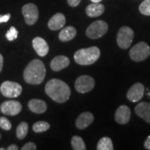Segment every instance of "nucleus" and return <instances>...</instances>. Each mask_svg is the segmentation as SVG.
I'll return each mask as SVG.
<instances>
[{"label": "nucleus", "instance_id": "23", "mask_svg": "<svg viewBox=\"0 0 150 150\" xmlns=\"http://www.w3.org/2000/svg\"><path fill=\"white\" fill-rule=\"evenodd\" d=\"M73 149L74 150H85L86 149L85 142L80 136H74L72 137L71 140Z\"/></svg>", "mask_w": 150, "mask_h": 150}, {"label": "nucleus", "instance_id": "35", "mask_svg": "<svg viewBox=\"0 0 150 150\" xmlns=\"http://www.w3.org/2000/svg\"><path fill=\"white\" fill-rule=\"evenodd\" d=\"M0 150H5V148H0Z\"/></svg>", "mask_w": 150, "mask_h": 150}, {"label": "nucleus", "instance_id": "21", "mask_svg": "<svg viewBox=\"0 0 150 150\" xmlns=\"http://www.w3.org/2000/svg\"><path fill=\"white\" fill-rule=\"evenodd\" d=\"M113 149L112 140L108 137H103L97 143V150H112Z\"/></svg>", "mask_w": 150, "mask_h": 150}, {"label": "nucleus", "instance_id": "6", "mask_svg": "<svg viewBox=\"0 0 150 150\" xmlns=\"http://www.w3.org/2000/svg\"><path fill=\"white\" fill-rule=\"evenodd\" d=\"M134 38L133 29L129 27H122L117 35V44L121 49L127 50L131 46Z\"/></svg>", "mask_w": 150, "mask_h": 150}, {"label": "nucleus", "instance_id": "34", "mask_svg": "<svg viewBox=\"0 0 150 150\" xmlns=\"http://www.w3.org/2000/svg\"><path fill=\"white\" fill-rule=\"evenodd\" d=\"M91 1H93L94 3H99L100 1H102V0H91Z\"/></svg>", "mask_w": 150, "mask_h": 150}, {"label": "nucleus", "instance_id": "18", "mask_svg": "<svg viewBox=\"0 0 150 150\" xmlns=\"http://www.w3.org/2000/svg\"><path fill=\"white\" fill-rule=\"evenodd\" d=\"M28 106L31 111L36 114H42L45 112L47 108L46 103L38 99H31L28 103Z\"/></svg>", "mask_w": 150, "mask_h": 150}, {"label": "nucleus", "instance_id": "17", "mask_svg": "<svg viewBox=\"0 0 150 150\" xmlns=\"http://www.w3.org/2000/svg\"><path fill=\"white\" fill-rule=\"evenodd\" d=\"M135 112L147 123H150V103H139L135 108Z\"/></svg>", "mask_w": 150, "mask_h": 150}, {"label": "nucleus", "instance_id": "33", "mask_svg": "<svg viewBox=\"0 0 150 150\" xmlns=\"http://www.w3.org/2000/svg\"><path fill=\"white\" fill-rule=\"evenodd\" d=\"M8 150H18V147L16 145H11L8 146V147L7 148Z\"/></svg>", "mask_w": 150, "mask_h": 150}, {"label": "nucleus", "instance_id": "3", "mask_svg": "<svg viewBox=\"0 0 150 150\" xmlns=\"http://www.w3.org/2000/svg\"><path fill=\"white\" fill-rule=\"evenodd\" d=\"M101 53L97 47L81 49L75 52L74 59L75 62L81 65H90L93 64L100 57Z\"/></svg>", "mask_w": 150, "mask_h": 150}, {"label": "nucleus", "instance_id": "27", "mask_svg": "<svg viewBox=\"0 0 150 150\" xmlns=\"http://www.w3.org/2000/svg\"><path fill=\"white\" fill-rule=\"evenodd\" d=\"M0 127L4 130L9 131L12 128L11 122L5 117H0Z\"/></svg>", "mask_w": 150, "mask_h": 150}, {"label": "nucleus", "instance_id": "1", "mask_svg": "<svg viewBox=\"0 0 150 150\" xmlns=\"http://www.w3.org/2000/svg\"><path fill=\"white\" fill-rule=\"evenodd\" d=\"M45 93L54 102L64 103L70 98L71 90L63 81L52 79L46 83Z\"/></svg>", "mask_w": 150, "mask_h": 150}, {"label": "nucleus", "instance_id": "31", "mask_svg": "<svg viewBox=\"0 0 150 150\" xmlns=\"http://www.w3.org/2000/svg\"><path fill=\"white\" fill-rule=\"evenodd\" d=\"M144 147H145L146 149L150 150V135L147 137V138L145 141V143H144Z\"/></svg>", "mask_w": 150, "mask_h": 150}, {"label": "nucleus", "instance_id": "24", "mask_svg": "<svg viewBox=\"0 0 150 150\" xmlns=\"http://www.w3.org/2000/svg\"><path fill=\"white\" fill-rule=\"evenodd\" d=\"M50 124L45 121H38L33 125V131L35 133H42L50 129Z\"/></svg>", "mask_w": 150, "mask_h": 150}, {"label": "nucleus", "instance_id": "25", "mask_svg": "<svg viewBox=\"0 0 150 150\" xmlns=\"http://www.w3.org/2000/svg\"><path fill=\"white\" fill-rule=\"evenodd\" d=\"M139 11L142 15L150 16V0H145L139 6Z\"/></svg>", "mask_w": 150, "mask_h": 150}, {"label": "nucleus", "instance_id": "14", "mask_svg": "<svg viewBox=\"0 0 150 150\" xmlns=\"http://www.w3.org/2000/svg\"><path fill=\"white\" fill-rule=\"evenodd\" d=\"M32 45L36 53L41 57H44L48 54L49 45L42 38L35 37L32 41Z\"/></svg>", "mask_w": 150, "mask_h": 150}, {"label": "nucleus", "instance_id": "11", "mask_svg": "<svg viewBox=\"0 0 150 150\" xmlns=\"http://www.w3.org/2000/svg\"><path fill=\"white\" fill-rule=\"evenodd\" d=\"M145 86L141 83H136L133 85L127 92V97L131 102H138L143 97Z\"/></svg>", "mask_w": 150, "mask_h": 150}, {"label": "nucleus", "instance_id": "29", "mask_svg": "<svg viewBox=\"0 0 150 150\" xmlns=\"http://www.w3.org/2000/svg\"><path fill=\"white\" fill-rule=\"evenodd\" d=\"M11 14L7 13L5 15H0V23H3V22H7L10 20Z\"/></svg>", "mask_w": 150, "mask_h": 150}, {"label": "nucleus", "instance_id": "10", "mask_svg": "<svg viewBox=\"0 0 150 150\" xmlns=\"http://www.w3.org/2000/svg\"><path fill=\"white\" fill-rule=\"evenodd\" d=\"M22 105L18 101H6L1 104L0 110L3 114L14 116L18 115L22 110Z\"/></svg>", "mask_w": 150, "mask_h": 150}, {"label": "nucleus", "instance_id": "20", "mask_svg": "<svg viewBox=\"0 0 150 150\" xmlns=\"http://www.w3.org/2000/svg\"><path fill=\"white\" fill-rule=\"evenodd\" d=\"M76 35V30L72 26L65 27L60 31L59 35V40L62 42H68L74 38Z\"/></svg>", "mask_w": 150, "mask_h": 150}, {"label": "nucleus", "instance_id": "4", "mask_svg": "<svg viewBox=\"0 0 150 150\" xmlns=\"http://www.w3.org/2000/svg\"><path fill=\"white\" fill-rule=\"evenodd\" d=\"M108 29V26L106 22L103 20H97L89 25L86 31V34L89 38L95 40L106 34Z\"/></svg>", "mask_w": 150, "mask_h": 150}, {"label": "nucleus", "instance_id": "5", "mask_svg": "<svg viewBox=\"0 0 150 150\" xmlns=\"http://www.w3.org/2000/svg\"><path fill=\"white\" fill-rule=\"evenodd\" d=\"M129 56L134 61H145L150 56L149 46L145 42H139L131 49Z\"/></svg>", "mask_w": 150, "mask_h": 150}, {"label": "nucleus", "instance_id": "2", "mask_svg": "<svg viewBox=\"0 0 150 150\" xmlns=\"http://www.w3.org/2000/svg\"><path fill=\"white\" fill-rule=\"evenodd\" d=\"M46 69L42 61L38 59L31 61L25 67L23 73L24 79L31 85H39L45 78Z\"/></svg>", "mask_w": 150, "mask_h": 150}, {"label": "nucleus", "instance_id": "26", "mask_svg": "<svg viewBox=\"0 0 150 150\" xmlns=\"http://www.w3.org/2000/svg\"><path fill=\"white\" fill-rule=\"evenodd\" d=\"M18 31L16 29V27H11L6 33V38L9 41H13L18 38Z\"/></svg>", "mask_w": 150, "mask_h": 150}, {"label": "nucleus", "instance_id": "32", "mask_svg": "<svg viewBox=\"0 0 150 150\" xmlns=\"http://www.w3.org/2000/svg\"><path fill=\"white\" fill-rule=\"evenodd\" d=\"M3 65H4V58L2 55L0 54V73H1V71H2Z\"/></svg>", "mask_w": 150, "mask_h": 150}, {"label": "nucleus", "instance_id": "36", "mask_svg": "<svg viewBox=\"0 0 150 150\" xmlns=\"http://www.w3.org/2000/svg\"><path fill=\"white\" fill-rule=\"evenodd\" d=\"M1 134H0V139H1Z\"/></svg>", "mask_w": 150, "mask_h": 150}, {"label": "nucleus", "instance_id": "30", "mask_svg": "<svg viewBox=\"0 0 150 150\" xmlns=\"http://www.w3.org/2000/svg\"><path fill=\"white\" fill-rule=\"evenodd\" d=\"M81 0H67V3L71 7H76L79 4Z\"/></svg>", "mask_w": 150, "mask_h": 150}, {"label": "nucleus", "instance_id": "12", "mask_svg": "<svg viewBox=\"0 0 150 150\" xmlns=\"http://www.w3.org/2000/svg\"><path fill=\"white\" fill-rule=\"evenodd\" d=\"M131 110L126 105H121L116 110L115 120L118 124L126 125L130 120Z\"/></svg>", "mask_w": 150, "mask_h": 150}, {"label": "nucleus", "instance_id": "9", "mask_svg": "<svg viewBox=\"0 0 150 150\" xmlns=\"http://www.w3.org/2000/svg\"><path fill=\"white\" fill-rule=\"evenodd\" d=\"M22 13L28 25H33L38 20V8L34 4L29 3L24 5L22 8Z\"/></svg>", "mask_w": 150, "mask_h": 150}, {"label": "nucleus", "instance_id": "28", "mask_svg": "<svg viewBox=\"0 0 150 150\" xmlns=\"http://www.w3.org/2000/svg\"><path fill=\"white\" fill-rule=\"evenodd\" d=\"M37 149L36 145L35 143L32 142H28V143L25 144L23 147H22V150H35Z\"/></svg>", "mask_w": 150, "mask_h": 150}, {"label": "nucleus", "instance_id": "15", "mask_svg": "<svg viewBox=\"0 0 150 150\" xmlns=\"http://www.w3.org/2000/svg\"><path fill=\"white\" fill-rule=\"evenodd\" d=\"M65 17L63 13H58L53 16L49 20L48 27L52 31H57L64 27L65 24Z\"/></svg>", "mask_w": 150, "mask_h": 150}, {"label": "nucleus", "instance_id": "13", "mask_svg": "<svg viewBox=\"0 0 150 150\" xmlns=\"http://www.w3.org/2000/svg\"><path fill=\"white\" fill-rule=\"evenodd\" d=\"M94 121V116L91 112H83L81 113L78 117L76 118V128L83 130L87 128L89 125H91Z\"/></svg>", "mask_w": 150, "mask_h": 150}, {"label": "nucleus", "instance_id": "8", "mask_svg": "<svg viewBox=\"0 0 150 150\" xmlns=\"http://www.w3.org/2000/svg\"><path fill=\"white\" fill-rule=\"evenodd\" d=\"M95 79L89 75H82L76 79L74 83L76 91L79 93H88L94 88Z\"/></svg>", "mask_w": 150, "mask_h": 150}, {"label": "nucleus", "instance_id": "7", "mask_svg": "<svg viewBox=\"0 0 150 150\" xmlns=\"http://www.w3.org/2000/svg\"><path fill=\"white\" fill-rule=\"evenodd\" d=\"M0 91L4 96L8 98H15L20 96L22 93V88L20 83L14 81H6L1 84Z\"/></svg>", "mask_w": 150, "mask_h": 150}, {"label": "nucleus", "instance_id": "22", "mask_svg": "<svg viewBox=\"0 0 150 150\" xmlns=\"http://www.w3.org/2000/svg\"><path fill=\"white\" fill-rule=\"evenodd\" d=\"M28 129H29V125L27 122H22L21 123H20L16 129V136L18 139L22 140L25 138L28 133Z\"/></svg>", "mask_w": 150, "mask_h": 150}, {"label": "nucleus", "instance_id": "19", "mask_svg": "<svg viewBox=\"0 0 150 150\" xmlns=\"http://www.w3.org/2000/svg\"><path fill=\"white\" fill-rule=\"evenodd\" d=\"M105 11V7L102 4L93 3L86 7V12L88 16L91 18H96L102 16Z\"/></svg>", "mask_w": 150, "mask_h": 150}, {"label": "nucleus", "instance_id": "16", "mask_svg": "<svg viewBox=\"0 0 150 150\" xmlns=\"http://www.w3.org/2000/svg\"><path fill=\"white\" fill-rule=\"evenodd\" d=\"M70 59L65 56H57L52 60L50 66L52 70L58 72L66 67L70 65Z\"/></svg>", "mask_w": 150, "mask_h": 150}]
</instances>
